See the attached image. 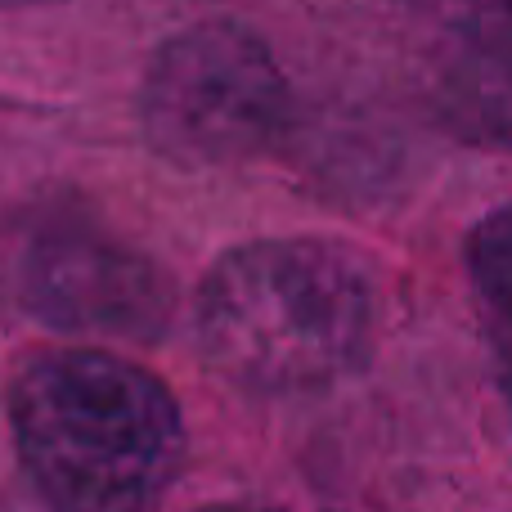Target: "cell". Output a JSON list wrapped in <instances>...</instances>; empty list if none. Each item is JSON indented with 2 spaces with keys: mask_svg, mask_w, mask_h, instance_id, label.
Instances as JSON below:
<instances>
[{
  "mask_svg": "<svg viewBox=\"0 0 512 512\" xmlns=\"http://www.w3.org/2000/svg\"><path fill=\"white\" fill-rule=\"evenodd\" d=\"M45 5H63V0H0V9H45Z\"/></svg>",
  "mask_w": 512,
  "mask_h": 512,
  "instance_id": "ba28073f",
  "label": "cell"
},
{
  "mask_svg": "<svg viewBox=\"0 0 512 512\" xmlns=\"http://www.w3.org/2000/svg\"><path fill=\"white\" fill-rule=\"evenodd\" d=\"M198 351L252 396H310L373 351L378 283L333 239H252L207 270L194 306Z\"/></svg>",
  "mask_w": 512,
  "mask_h": 512,
  "instance_id": "6da1fadb",
  "label": "cell"
},
{
  "mask_svg": "<svg viewBox=\"0 0 512 512\" xmlns=\"http://www.w3.org/2000/svg\"><path fill=\"white\" fill-rule=\"evenodd\" d=\"M436 108L468 144L512 153V45H454L436 81Z\"/></svg>",
  "mask_w": 512,
  "mask_h": 512,
  "instance_id": "5b68a950",
  "label": "cell"
},
{
  "mask_svg": "<svg viewBox=\"0 0 512 512\" xmlns=\"http://www.w3.org/2000/svg\"><path fill=\"white\" fill-rule=\"evenodd\" d=\"M450 45H512V0H405Z\"/></svg>",
  "mask_w": 512,
  "mask_h": 512,
  "instance_id": "52a82bcc",
  "label": "cell"
},
{
  "mask_svg": "<svg viewBox=\"0 0 512 512\" xmlns=\"http://www.w3.org/2000/svg\"><path fill=\"white\" fill-rule=\"evenodd\" d=\"M288 113L292 90L274 50L234 18H203L162 41L140 81L144 144L185 171L261 158Z\"/></svg>",
  "mask_w": 512,
  "mask_h": 512,
  "instance_id": "3957f363",
  "label": "cell"
},
{
  "mask_svg": "<svg viewBox=\"0 0 512 512\" xmlns=\"http://www.w3.org/2000/svg\"><path fill=\"white\" fill-rule=\"evenodd\" d=\"M9 288L36 324L59 333L158 342L176 315L171 274L81 212H45L23 225Z\"/></svg>",
  "mask_w": 512,
  "mask_h": 512,
  "instance_id": "277c9868",
  "label": "cell"
},
{
  "mask_svg": "<svg viewBox=\"0 0 512 512\" xmlns=\"http://www.w3.org/2000/svg\"><path fill=\"white\" fill-rule=\"evenodd\" d=\"M9 432L32 486L77 512L153 504L185 463L171 387L95 346L32 355L9 387Z\"/></svg>",
  "mask_w": 512,
  "mask_h": 512,
  "instance_id": "7a4b0ae2",
  "label": "cell"
},
{
  "mask_svg": "<svg viewBox=\"0 0 512 512\" xmlns=\"http://www.w3.org/2000/svg\"><path fill=\"white\" fill-rule=\"evenodd\" d=\"M468 279L477 297V315L486 328V346L495 360V378L512 409V203L481 216L468 234Z\"/></svg>",
  "mask_w": 512,
  "mask_h": 512,
  "instance_id": "8992f818",
  "label": "cell"
}]
</instances>
